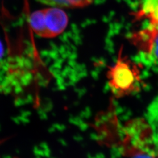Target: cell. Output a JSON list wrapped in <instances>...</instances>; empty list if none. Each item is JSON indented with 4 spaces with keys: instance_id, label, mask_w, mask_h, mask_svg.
I'll return each mask as SVG.
<instances>
[{
    "instance_id": "obj_5",
    "label": "cell",
    "mask_w": 158,
    "mask_h": 158,
    "mask_svg": "<svg viewBox=\"0 0 158 158\" xmlns=\"http://www.w3.org/2000/svg\"><path fill=\"white\" fill-rule=\"evenodd\" d=\"M149 52L153 53L154 56L158 59V30L157 29H156L153 35Z\"/></svg>"
},
{
    "instance_id": "obj_4",
    "label": "cell",
    "mask_w": 158,
    "mask_h": 158,
    "mask_svg": "<svg viewBox=\"0 0 158 158\" xmlns=\"http://www.w3.org/2000/svg\"><path fill=\"white\" fill-rule=\"evenodd\" d=\"M128 153L130 155V158H155V153L145 150H134Z\"/></svg>"
},
{
    "instance_id": "obj_1",
    "label": "cell",
    "mask_w": 158,
    "mask_h": 158,
    "mask_svg": "<svg viewBox=\"0 0 158 158\" xmlns=\"http://www.w3.org/2000/svg\"><path fill=\"white\" fill-rule=\"evenodd\" d=\"M121 49L116 63L107 72L108 83L117 98L130 96L141 89L140 72L134 63L122 55Z\"/></svg>"
},
{
    "instance_id": "obj_3",
    "label": "cell",
    "mask_w": 158,
    "mask_h": 158,
    "mask_svg": "<svg viewBox=\"0 0 158 158\" xmlns=\"http://www.w3.org/2000/svg\"><path fill=\"white\" fill-rule=\"evenodd\" d=\"M47 6L54 7L76 8L88 6L93 0H38Z\"/></svg>"
},
{
    "instance_id": "obj_2",
    "label": "cell",
    "mask_w": 158,
    "mask_h": 158,
    "mask_svg": "<svg viewBox=\"0 0 158 158\" xmlns=\"http://www.w3.org/2000/svg\"><path fill=\"white\" fill-rule=\"evenodd\" d=\"M68 23L66 14L57 7L34 12L29 18V24L34 33L44 38H52L62 34Z\"/></svg>"
},
{
    "instance_id": "obj_8",
    "label": "cell",
    "mask_w": 158,
    "mask_h": 158,
    "mask_svg": "<svg viewBox=\"0 0 158 158\" xmlns=\"http://www.w3.org/2000/svg\"><path fill=\"white\" fill-rule=\"evenodd\" d=\"M17 158V157H14V158Z\"/></svg>"
},
{
    "instance_id": "obj_7",
    "label": "cell",
    "mask_w": 158,
    "mask_h": 158,
    "mask_svg": "<svg viewBox=\"0 0 158 158\" xmlns=\"http://www.w3.org/2000/svg\"><path fill=\"white\" fill-rule=\"evenodd\" d=\"M2 45L0 43V57L2 55Z\"/></svg>"
},
{
    "instance_id": "obj_6",
    "label": "cell",
    "mask_w": 158,
    "mask_h": 158,
    "mask_svg": "<svg viewBox=\"0 0 158 158\" xmlns=\"http://www.w3.org/2000/svg\"><path fill=\"white\" fill-rule=\"evenodd\" d=\"M154 141V152H155V157L158 158V135L156 136V139H153Z\"/></svg>"
}]
</instances>
